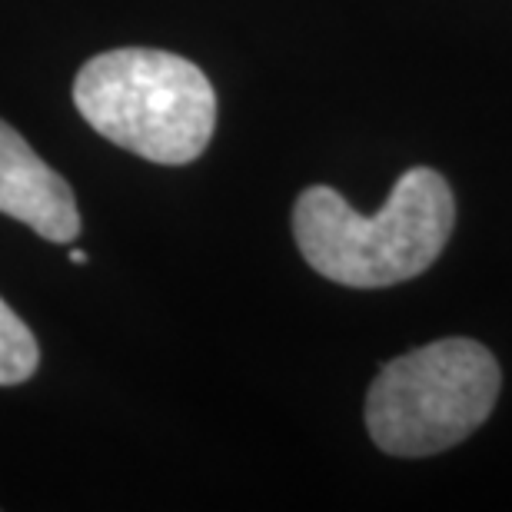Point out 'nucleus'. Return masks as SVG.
<instances>
[{"label":"nucleus","instance_id":"20e7f679","mask_svg":"<svg viewBox=\"0 0 512 512\" xmlns=\"http://www.w3.org/2000/svg\"><path fill=\"white\" fill-rule=\"evenodd\" d=\"M0 213L20 220L50 243H70L80 233V210L70 183L50 170L4 120H0Z\"/></svg>","mask_w":512,"mask_h":512},{"label":"nucleus","instance_id":"f257e3e1","mask_svg":"<svg viewBox=\"0 0 512 512\" xmlns=\"http://www.w3.org/2000/svg\"><path fill=\"white\" fill-rule=\"evenodd\" d=\"M456 227V200L433 167H413L393 183L376 217H363L333 187L296 197L293 237L316 273L353 290H380L426 273Z\"/></svg>","mask_w":512,"mask_h":512},{"label":"nucleus","instance_id":"39448f33","mask_svg":"<svg viewBox=\"0 0 512 512\" xmlns=\"http://www.w3.org/2000/svg\"><path fill=\"white\" fill-rule=\"evenodd\" d=\"M40 350L30 326L0 300V386L27 383L37 373Z\"/></svg>","mask_w":512,"mask_h":512},{"label":"nucleus","instance_id":"7ed1b4c3","mask_svg":"<svg viewBox=\"0 0 512 512\" xmlns=\"http://www.w3.org/2000/svg\"><path fill=\"white\" fill-rule=\"evenodd\" d=\"M503 373L483 343L449 336L386 363L366 393V429L389 456H433L493 413Z\"/></svg>","mask_w":512,"mask_h":512},{"label":"nucleus","instance_id":"423d86ee","mask_svg":"<svg viewBox=\"0 0 512 512\" xmlns=\"http://www.w3.org/2000/svg\"><path fill=\"white\" fill-rule=\"evenodd\" d=\"M70 260H74V263H87V253L84 250H74V253H70Z\"/></svg>","mask_w":512,"mask_h":512},{"label":"nucleus","instance_id":"f03ea898","mask_svg":"<svg viewBox=\"0 0 512 512\" xmlns=\"http://www.w3.org/2000/svg\"><path fill=\"white\" fill-rule=\"evenodd\" d=\"M74 104L100 137L163 167L193 163L217 127V94L193 60L120 47L77 70Z\"/></svg>","mask_w":512,"mask_h":512}]
</instances>
